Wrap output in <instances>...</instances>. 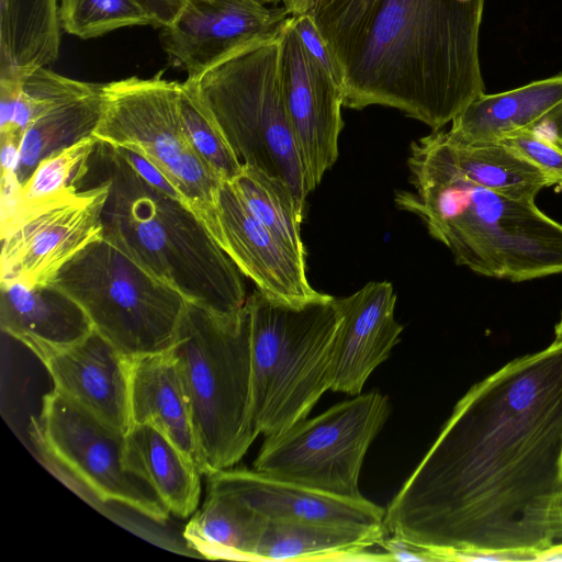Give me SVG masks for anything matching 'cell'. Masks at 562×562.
<instances>
[{
  "label": "cell",
  "mask_w": 562,
  "mask_h": 562,
  "mask_svg": "<svg viewBox=\"0 0 562 562\" xmlns=\"http://www.w3.org/2000/svg\"><path fill=\"white\" fill-rule=\"evenodd\" d=\"M392 283L372 281L353 294L336 299L340 313L331 386L334 392L359 395L370 374L400 341L403 326L395 319Z\"/></svg>",
  "instance_id": "2e32d148"
},
{
  "label": "cell",
  "mask_w": 562,
  "mask_h": 562,
  "mask_svg": "<svg viewBox=\"0 0 562 562\" xmlns=\"http://www.w3.org/2000/svg\"><path fill=\"white\" fill-rule=\"evenodd\" d=\"M104 85L63 99L25 130L20 145L16 179L22 186L47 156L93 134L102 113Z\"/></svg>",
  "instance_id": "484cf974"
},
{
  "label": "cell",
  "mask_w": 562,
  "mask_h": 562,
  "mask_svg": "<svg viewBox=\"0 0 562 562\" xmlns=\"http://www.w3.org/2000/svg\"><path fill=\"white\" fill-rule=\"evenodd\" d=\"M554 134V139L562 145V105L553 111L544 121Z\"/></svg>",
  "instance_id": "f35d334b"
},
{
  "label": "cell",
  "mask_w": 562,
  "mask_h": 562,
  "mask_svg": "<svg viewBox=\"0 0 562 562\" xmlns=\"http://www.w3.org/2000/svg\"><path fill=\"white\" fill-rule=\"evenodd\" d=\"M562 342V341H561Z\"/></svg>",
  "instance_id": "b9f144b4"
},
{
  "label": "cell",
  "mask_w": 562,
  "mask_h": 562,
  "mask_svg": "<svg viewBox=\"0 0 562 562\" xmlns=\"http://www.w3.org/2000/svg\"><path fill=\"white\" fill-rule=\"evenodd\" d=\"M380 547L387 553L391 561H441L435 550L398 535L389 533Z\"/></svg>",
  "instance_id": "e575fe53"
},
{
  "label": "cell",
  "mask_w": 562,
  "mask_h": 562,
  "mask_svg": "<svg viewBox=\"0 0 562 562\" xmlns=\"http://www.w3.org/2000/svg\"><path fill=\"white\" fill-rule=\"evenodd\" d=\"M279 37L186 82L240 162L282 179L305 204L310 191L280 85Z\"/></svg>",
  "instance_id": "52a82bcc"
},
{
  "label": "cell",
  "mask_w": 562,
  "mask_h": 562,
  "mask_svg": "<svg viewBox=\"0 0 562 562\" xmlns=\"http://www.w3.org/2000/svg\"><path fill=\"white\" fill-rule=\"evenodd\" d=\"M206 488L233 495L267 520L357 526L384 525L385 508L361 498L326 494L255 469H223L205 475Z\"/></svg>",
  "instance_id": "e0dca14e"
},
{
  "label": "cell",
  "mask_w": 562,
  "mask_h": 562,
  "mask_svg": "<svg viewBox=\"0 0 562 562\" xmlns=\"http://www.w3.org/2000/svg\"><path fill=\"white\" fill-rule=\"evenodd\" d=\"M98 143L91 135L44 158L21 186L14 203L2 209L1 222L79 191L90 171Z\"/></svg>",
  "instance_id": "f546056e"
},
{
  "label": "cell",
  "mask_w": 562,
  "mask_h": 562,
  "mask_svg": "<svg viewBox=\"0 0 562 562\" xmlns=\"http://www.w3.org/2000/svg\"><path fill=\"white\" fill-rule=\"evenodd\" d=\"M47 285L78 304L93 329L127 358L169 350L187 306L178 291L103 237L72 257Z\"/></svg>",
  "instance_id": "ba28073f"
},
{
  "label": "cell",
  "mask_w": 562,
  "mask_h": 562,
  "mask_svg": "<svg viewBox=\"0 0 562 562\" xmlns=\"http://www.w3.org/2000/svg\"><path fill=\"white\" fill-rule=\"evenodd\" d=\"M278 65L283 99L311 192L338 158V139L344 127L342 90L307 53L291 18L279 37Z\"/></svg>",
  "instance_id": "5bb4252c"
},
{
  "label": "cell",
  "mask_w": 562,
  "mask_h": 562,
  "mask_svg": "<svg viewBox=\"0 0 562 562\" xmlns=\"http://www.w3.org/2000/svg\"><path fill=\"white\" fill-rule=\"evenodd\" d=\"M458 169L470 181L506 198L529 201L553 180L501 142L461 144L447 136Z\"/></svg>",
  "instance_id": "4316f807"
},
{
  "label": "cell",
  "mask_w": 562,
  "mask_h": 562,
  "mask_svg": "<svg viewBox=\"0 0 562 562\" xmlns=\"http://www.w3.org/2000/svg\"><path fill=\"white\" fill-rule=\"evenodd\" d=\"M561 491L562 342L553 341L463 395L383 522L436 551L539 554L554 544Z\"/></svg>",
  "instance_id": "6da1fadb"
},
{
  "label": "cell",
  "mask_w": 562,
  "mask_h": 562,
  "mask_svg": "<svg viewBox=\"0 0 562 562\" xmlns=\"http://www.w3.org/2000/svg\"><path fill=\"white\" fill-rule=\"evenodd\" d=\"M562 105V74L509 91L473 99L451 121L450 140L496 142L508 134L536 128Z\"/></svg>",
  "instance_id": "7402d4cb"
},
{
  "label": "cell",
  "mask_w": 562,
  "mask_h": 562,
  "mask_svg": "<svg viewBox=\"0 0 562 562\" xmlns=\"http://www.w3.org/2000/svg\"><path fill=\"white\" fill-rule=\"evenodd\" d=\"M54 389L110 427L131 428V358L94 329L80 342L42 362Z\"/></svg>",
  "instance_id": "ac0fdd59"
},
{
  "label": "cell",
  "mask_w": 562,
  "mask_h": 562,
  "mask_svg": "<svg viewBox=\"0 0 562 562\" xmlns=\"http://www.w3.org/2000/svg\"><path fill=\"white\" fill-rule=\"evenodd\" d=\"M20 145L21 138L14 136L0 137L1 178L16 179V171L20 164Z\"/></svg>",
  "instance_id": "8d00e7d4"
},
{
  "label": "cell",
  "mask_w": 562,
  "mask_h": 562,
  "mask_svg": "<svg viewBox=\"0 0 562 562\" xmlns=\"http://www.w3.org/2000/svg\"><path fill=\"white\" fill-rule=\"evenodd\" d=\"M161 75L105 83L101 117L92 135L151 164L214 237L222 180L205 165L187 136L179 106L181 82Z\"/></svg>",
  "instance_id": "9c48e42d"
},
{
  "label": "cell",
  "mask_w": 562,
  "mask_h": 562,
  "mask_svg": "<svg viewBox=\"0 0 562 562\" xmlns=\"http://www.w3.org/2000/svg\"><path fill=\"white\" fill-rule=\"evenodd\" d=\"M408 168L413 190L397 191L395 203L422 218L457 265L512 282L562 273V224L533 200L506 198L465 178L446 131L413 142Z\"/></svg>",
  "instance_id": "3957f363"
},
{
  "label": "cell",
  "mask_w": 562,
  "mask_h": 562,
  "mask_svg": "<svg viewBox=\"0 0 562 562\" xmlns=\"http://www.w3.org/2000/svg\"><path fill=\"white\" fill-rule=\"evenodd\" d=\"M387 535L384 525L268 520L255 555L256 561H391L386 552L370 550Z\"/></svg>",
  "instance_id": "44dd1931"
},
{
  "label": "cell",
  "mask_w": 562,
  "mask_h": 562,
  "mask_svg": "<svg viewBox=\"0 0 562 562\" xmlns=\"http://www.w3.org/2000/svg\"><path fill=\"white\" fill-rule=\"evenodd\" d=\"M290 18L294 30L307 53L318 61L341 87L340 71L338 70L312 15L308 13H296Z\"/></svg>",
  "instance_id": "836d02e7"
},
{
  "label": "cell",
  "mask_w": 562,
  "mask_h": 562,
  "mask_svg": "<svg viewBox=\"0 0 562 562\" xmlns=\"http://www.w3.org/2000/svg\"><path fill=\"white\" fill-rule=\"evenodd\" d=\"M30 434L43 456L101 502H115L157 522L169 516L153 487L125 462L126 435L56 389L46 393Z\"/></svg>",
  "instance_id": "8fae6325"
},
{
  "label": "cell",
  "mask_w": 562,
  "mask_h": 562,
  "mask_svg": "<svg viewBox=\"0 0 562 562\" xmlns=\"http://www.w3.org/2000/svg\"><path fill=\"white\" fill-rule=\"evenodd\" d=\"M179 106L184 131L196 154L222 181H233L243 164L204 113L186 81L180 83Z\"/></svg>",
  "instance_id": "1f68e13d"
},
{
  "label": "cell",
  "mask_w": 562,
  "mask_h": 562,
  "mask_svg": "<svg viewBox=\"0 0 562 562\" xmlns=\"http://www.w3.org/2000/svg\"><path fill=\"white\" fill-rule=\"evenodd\" d=\"M91 166L109 182L105 240L187 302L217 316L243 311L240 271L181 196L149 182L121 148L99 142Z\"/></svg>",
  "instance_id": "277c9868"
},
{
  "label": "cell",
  "mask_w": 562,
  "mask_h": 562,
  "mask_svg": "<svg viewBox=\"0 0 562 562\" xmlns=\"http://www.w3.org/2000/svg\"><path fill=\"white\" fill-rule=\"evenodd\" d=\"M562 561V543L552 544L548 549L540 551L536 561Z\"/></svg>",
  "instance_id": "ab89813d"
},
{
  "label": "cell",
  "mask_w": 562,
  "mask_h": 562,
  "mask_svg": "<svg viewBox=\"0 0 562 562\" xmlns=\"http://www.w3.org/2000/svg\"><path fill=\"white\" fill-rule=\"evenodd\" d=\"M248 210L283 244L305 259L301 236L304 204L282 179L243 164L238 176L229 181Z\"/></svg>",
  "instance_id": "f1b7e54d"
},
{
  "label": "cell",
  "mask_w": 562,
  "mask_h": 562,
  "mask_svg": "<svg viewBox=\"0 0 562 562\" xmlns=\"http://www.w3.org/2000/svg\"><path fill=\"white\" fill-rule=\"evenodd\" d=\"M200 509L187 524L188 544L207 559L256 561L267 519L231 494L206 488Z\"/></svg>",
  "instance_id": "d4e9b609"
},
{
  "label": "cell",
  "mask_w": 562,
  "mask_h": 562,
  "mask_svg": "<svg viewBox=\"0 0 562 562\" xmlns=\"http://www.w3.org/2000/svg\"><path fill=\"white\" fill-rule=\"evenodd\" d=\"M289 18L284 7L258 0H189L160 29V43L169 63L194 80L248 47L277 40Z\"/></svg>",
  "instance_id": "4fadbf2b"
},
{
  "label": "cell",
  "mask_w": 562,
  "mask_h": 562,
  "mask_svg": "<svg viewBox=\"0 0 562 562\" xmlns=\"http://www.w3.org/2000/svg\"><path fill=\"white\" fill-rule=\"evenodd\" d=\"M390 413L386 395H356L267 436L254 469L326 494L361 498L358 483L364 456Z\"/></svg>",
  "instance_id": "30bf717a"
},
{
  "label": "cell",
  "mask_w": 562,
  "mask_h": 562,
  "mask_svg": "<svg viewBox=\"0 0 562 562\" xmlns=\"http://www.w3.org/2000/svg\"><path fill=\"white\" fill-rule=\"evenodd\" d=\"M550 533L553 541L562 539V491L554 501L550 515Z\"/></svg>",
  "instance_id": "74e56055"
},
{
  "label": "cell",
  "mask_w": 562,
  "mask_h": 562,
  "mask_svg": "<svg viewBox=\"0 0 562 562\" xmlns=\"http://www.w3.org/2000/svg\"><path fill=\"white\" fill-rule=\"evenodd\" d=\"M153 21V26L169 25L189 0H136ZM265 4H277L283 0H258Z\"/></svg>",
  "instance_id": "d590c367"
},
{
  "label": "cell",
  "mask_w": 562,
  "mask_h": 562,
  "mask_svg": "<svg viewBox=\"0 0 562 562\" xmlns=\"http://www.w3.org/2000/svg\"><path fill=\"white\" fill-rule=\"evenodd\" d=\"M549 176L562 187V145L532 130L517 131L498 139Z\"/></svg>",
  "instance_id": "d6a6232c"
},
{
  "label": "cell",
  "mask_w": 562,
  "mask_h": 562,
  "mask_svg": "<svg viewBox=\"0 0 562 562\" xmlns=\"http://www.w3.org/2000/svg\"><path fill=\"white\" fill-rule=\"evenodd\" d=\"M554 334H555V338L553 341L561 342L562 341V313H561L560 321L555 325Z\"/></svg>",
  "instance_id": "60d3db41"
},
{
  "label": "cell",
  "mask_w": 562,
  "mask_h": 562,
  "mask_svg": "<svg viewBox=\"0 0 562 562\" xmlns=\"http://www.w3.org/2000/svg\"><path fill=\"white\" fill-rule=\"evenodd\" d=\"M1 329L42 362L85 339L92 324L82 308L60 291L1 281Z\"/></svg>",
  "instance_id": "d6986e66"
},
{
  "label": "cell",
  "mask_w": 562,
  "mask_h": 562,
  "mask_svg": "<svg viewBox=\"0 0 562 562\" xmlns=\"http://www.w3.org/2000/svg\"><path fill=\"white\" fill-rule=\"evenodd\" d=\"M59 20L67 33L82 40L126 26H153L136 0H61Z\"/></svg>",
  "instance_id": "4dcf8cb0"
},
{
  "label": "cell",
  "mask_w": 562,
  "mask_h": 562,
  "mask_svg": "<svg viewBox=\"0 0 562 562\" xmlns=\"http://www.w3.org/2000/svg\"><path fill=\"white\" fill-rule=\"evenodd\" d=\"M173 355L206 474L228 469L258 434L251 422L250 317L247 306L217 316L187 302Z\"/></svg>",
  "instance_id": "8992f818"
},
{
  "label": "cell",
  "mask_w": 562,
  "mask_h": 562,
  "mask_svg": "<svg viewBox=\"0 0 562 562\" xmlns=\"http://www.w3.org/2000/svg\"><path fill=\"white\" fill-rule=\"evenodd\" d=\"M251 347V422L256 432L278 435L305 419L330 390L340 313L322 293L286 302L256 290L247 297Z\"/></svg>",
  "instance_id": "5b68a950"
},
{
  "label": "cell",
  "mask_w": 562,
  "mask_h": 562,
  "mask_svg": "<svg viewBox=\"0 0 562 562\" xmlns=\"http://www.w3.org/2000/svg\"><path fill=\"white\" fill-rule=\"evenodd\" d=\"M60 29L58 0H0V76L55 61Z\"/></svg>",
  "instance_id": "cb8c5ba5"
},
{
  "label": "cell",
  "mask_w": 562,
  "mask_h": 562,
  "mask_svg": "<svg viewBox=\"0 0 562 562\" xmlns=\"http://www.w3.org/2000/svg\"><path fill=\"white\" fill-rule=\"evenodd\" d=\"M130 411L131 426L158 427L194 462L202 475L206 474L181 375L170 349L131 358Z\"/></svg>",
  "instance_id": "ffe728a7"
},
{
  "label": "cell",
  "mask_w": 562,
  "mask_h": 562,
  "mask_svg": "<svg viewBox=\"0 0 562 562\" xmlns=\"http://www.w3.org/2000/svg\"><path fill=\"white\" fill-rule=\"evenodd\" d=\"M45 67L22 75L0 76V137L22 139L25 130L55 103L92 88Z\"/></svg>",
  "instance_id": "83f0119b"
},
{
  "label": "cell",
  "mask_w": 562,
  "mask_h": 562,
  "mask_svg": "<svg viewBox=\"0 0 562 562\" xmlns=\"http://www.w3.org/2000/svg\"><path fill=\"white\" fill-rule=\"evenodd\" d=\"M312 15L341 75L344 106L397 109L441 130L485 93V0H284Z\"/></svg>",
  "instance_id": "7a4b0ae2"
},
{
  "label": "cell",
  "mask_w": 562,
  "mask_h": 562,
  "mask_svg": "<svg viewBox=\"0 0 562 562\" xmlns=\"http://www.w3.org/2000/svg\"><path fill=\"white\" fill-rule=\"evenodd\" d=\"M1 222V281L44 286L90 243L103 237L109 182Z\"/></svg>",
  "instance_id": "7c38bea8"
},
{
  "label": "cell",
  "mask_w": 562,
  "mask_h": 562,
  "mask_svg": "<svg viewBox=\"0 0 562 562\" xmlns=\"http://www.w3.org/2000/svg\"><path fill=\"white\" fill-rule=\"evenodd\" d=\"M125 462L156 492L169 514L192 516L201 497V472L194 462L158 427L131 426Z\"/></svg>",
  "instance_id": "603a6c76"
},
{
  "label": "cell",
  "mask_w": 562,
  "mask_h": 562,
  "mask_svg": "<svg viewBox=\"0 0 562 562\" xmlns=\"http://www.w3.org/2000/svg\"><path fill=\"white\" fill-rule=\"evenodd\" d=\"M215 240L263 294L292 303L318 297L297 256L248 210L229 181L217 194Z\"/></svg>",
  "instance_id": "9a60e30c"
}]
</instances>
